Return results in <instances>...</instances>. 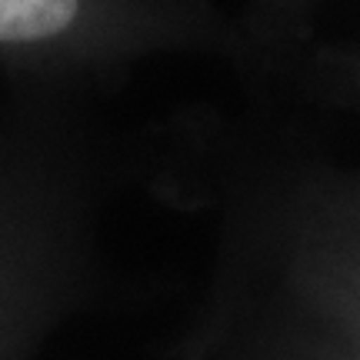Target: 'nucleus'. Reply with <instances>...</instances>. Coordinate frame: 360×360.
<instances>
[{"mask_svg":"<svg viewBox=\"0 0 360 360\" xmlns=\"http://www.w3.org/2000/svg\"><path fill=\"white\" fill-rule=\"evenodd\" d=\"M80 0H0V44H40L77 20Z\"/></svg>","mask_w":360,"mask_h":360,"instance_id":"obj_1","label":"nucleus"}]
</instances>
